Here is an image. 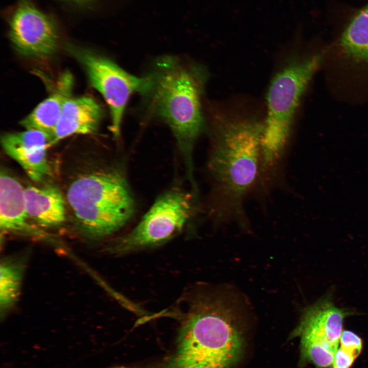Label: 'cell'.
Masks as SVG:
<instances>
[{
  "label": "cell",
  "instance_id": "cell-1",
  "mask_svg": "<svg viewBox=\"0 0 368 368\" xmlns=\"http://www.w3.org/2000/svg\"><path fill=\"white\" fill-rule=\"evenodd\" d=\"M262 124L253 121H217L211 133L207 169L211 182L209 206L217 223L246 226V197L257 185Z\"/></svg>",
  "mask_w": 368,
  "mask_h": 368
},
{
  "label": "cell",
  "instance_id": "cell-2",
  "mask_svg": "<svg viewBox=\"0 0 368 368\" xmlns=\"http://www.w3.org/2000/svg\"><path fill=\"white\" fill-rule=\"evenodd\" d=\"M145 77L147 86L142 94L151 111L172 131L193 182V149L204 126L201 97L205 71L192 61L164 56L155 61Z\"/></svg>",
  "mask_w": 368,
  "mask_h": 368
},
{
  "label": "cell",
  "instance_id": "cell-3",
  "mask_svg": "<svg viewBox=\"0 0 368 368\" xmlns=\"http://www.w3.org/2000/svg\"><path fill=\"white\" fill-rule=\"evenodd\" d=\"M238 315L220 296H195L185 314L176 351L162 368H232L245 344Z\"/></svg>",
  "mask_w": 368,
  "mask_h": 368
},
{
  "label": "cell",
  "instance_id": "cell-4",
  "mask_svg": "<svg viewBox=\"0 0 368 368\" xmlns=\"http://www.w3.org/2000/svg\"><path fill=\"white\" fill-rule=\"evenodd\" d=\"M74 174L64 196L82 233L105 237L124 226L132 216L134 202L126 179L119 170L86 166Z\"/></svg>",
  "mask_w": 368,
  "mask_h": 368
},
{
  "label": "cell",
  "instance_id": "cell-5",
  "mask_svg": "<svg viewBox=\"0 0 368 368\" xmlns=\"http://www.w3.org/2000/svg\"><path fill=\"white\" fill-rule=\"evenodd\" d=\"M322 56L290 60L275 74L267 94V114L260 145V167L266 174L282 171L300 99Z\"/></svg>",
  "mask_w": 368,
  "mask_h": 368
},
{
  "label": "cell",
  "instance_id": "cell-6",
  "mask_svg": "<svg viewBox=\"0 0 368 368\" xmlns=\"http://www.w3.org/2000/svg\"><path fill=\"white\" fill-rule=\"evenodd\" d=\"M66 50L82 65L90 85L107 102L111 117L110 130L118 139L127 103L131 94L144 91L145 76H133L109 58L87 49L69 44Z\"/></svg>",
  "mask_w": 368,
  "mask_h": 368
},
{
  "label": "cell",
  "instance_id": "cell-7",
  "mask_svg": "<svg viewBox=\"0 0 368 368\" xmlns=\"http://www.w3.org/2000/svg\"><path fill=\"white\" fill-rule=\"evenodd\" d=\"M191 211L189 195L171 189L158 196L137 225L109 249L123 254L163 243L178 233Z\"/></svg>",
  "mask_w": 368,
  "mask_h": 368
},
{
  "label": "cell",
  "instance_id": "cell-8",
  "mask_svg": "<svg viewBox=\"0 0 368 368\" xmlns=\"http://www.w3.org/2000/svg\"><path fill=\"white\" fill-rule=\"evenodd\" d=\"M9 36L21 55L44 59L57 50L59 36L53 20L30 0H19L10 18Z\"/></svg>",
  "mask_w": 368,
  "mask_h": 368
},
{
  "label": "cell",
  "instance_id": "cell-9",
  "mask_svg": "<svg viewBox=\"0 0 368 368\" xmlns=\"http://www.w3.org/2000/svg\"><path fill=\"white\" fill-rule=\"evenodd\" d=\"M352 312L336 307L331 295H326L304 311L291 335L301 341L319 343L335 354L344 319Z\"/></svg>",
  "mask_w": 368,
  "mask_h": 368
},
{
  "label": "cell",
  "instance_id": "cell-10",
  "mask_svg": "<svg viewBox=\"0 0 368 368\" xmlns=\"http://www.w3.org/2000/svg\"><path fill=\"white\" fill-rule=\"evenodd\" d=\"M52 135L36 130L10 132L1 137L5 152L14 159L33 181L39 182L48 176L50 167L47 150L51 147Z\"/></svg>",
  "mask_w": 368,
  "mask_h": 368
},
{
  "label": "cell",
  "instance_id": "cell-11",
  "mask_svg": "<svg viewBox=\"0 0 368 368\" xmlns=\"http://www.w3.org/2000/svg\"><path fill=\"white\" fill-rule=\"evenodd\" d=\"M101 105L89 96L70 98L64 104L52 135L51 146L74 134H93L102 119Z\"/></svg>",
  "mask_w": 368,
  "mask_h": 368
},
{
  "label": "cell",
  "instance_id": "cell-12",
  "mask_svg": "<svg viewBox=\"0 0 368 368\" xmlns=\"http://www.w3.org/2000/svg\"><path fill=\"white\" fill-rule=\"evenodd\" d=\"M74 77L68 71L59 77L51 94L23 119L26 130H36L53 135L65 103L72 97Z\"/></svg>",
  "mask_w": 368,
  "mask_h": 368
},
{
  "label": "cell",
  "instance_id": "cell-13",
  "mask_svg": "<svg viewBox=\"0 0 368 368\" xmlns=\"http://www.w3.org/2000/svg\"><path fill=\"white\" fill-rule=\"evenodd\" d=\"M26 212L29 219L45 227L60 225L66 219V202L63 194L52 186L24 188Z\"/></svg>",
  "mask_w": 368,
  "mask_h": 368
},
{
  "label": "cell",
  "instance_id": "cell-14",
  "mask_svg": "<svg viewBox=\"0 0 368 368\" xmlns=\"http://www.w3.org/2000/svg\"><path fill=\"white\" fill-rule=\"evenodd\" d=\"M0 226L4 231H20L29 226L24 188L5 171L0 175Z\"/></svg>",
  "mask_w": 368,
  "mask_h": 368
},
{
  "label": "cell",
  "instance_id": "cell-15",
  "mask_svg": "<svg viewBox=\"0 0 368 368\" xmlns=\"http://www.w3.org/2000/svg\"><path fill=\"white\" fill-rule=\"evenodd\" d=\"M340 44L349 55L368 62V5L349 23L341 35Z\"/></svg>",
  "mask_w": 368,
  "mask_h": 368
},
{
  "label": "cell",
  "instance_id": "cell-16",
  "mask_svg": "<svg viewBox=\"0 0 368 368\" xmlns=\"http://www.w3.org/2000/svg\"><path fill=\"white\" fill-rule=\"evenodd\" d=\"M22 275L20 265L4 262L1 265L0 303L5 310L13 304L18 297Z\"/></svg>",
  "mask_w": 368,
  "mask_h": 368
},
{
  "label": "cell",
  "instance_id": "cell-17",
  "mask_svg": "<svg viewBox=\"0 0 368 368\" xmlns=\"http://www.w3.org/2000/svg\"><path fill=\"white\" fill-rule=\"evenodd\" d=\"M340 348L353 356L355 358L359 354L361 348V339L354 333L345 330L342 332L340 337Z\"/></svg>",
  "mask_w": 368,
  "mask_h": 368
},
{
  "label": "cell",
  "instance_id": "cell-18",
  "mask_svg": "<svg viewBox=\"0 0 368 368\" xmlns=\"http://www.w3.org/2000/svg\"><path fill=\"white\" fill-rule=\"evenodd\" d=\"M355 358L340 348L335 354L333 362V368H349Z\"/></svg>",
  "mask_w": 368,
  "mask_h": 368
}]
</instances>
